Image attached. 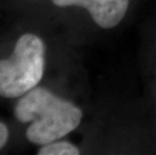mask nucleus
Returning <instances> with one entry per match:
<instances>
[{
    "label": "nucleus",
    "instance_id": "obj_1",
    "mask_svg": "<svg viewBox=\"0 0 156 155\" xmlns=\"http://www.w3.org/2000/svg\"><path fill=\"white\" fill-rule=\"evenodd\" d=\"M15 117L21 123L31 122L26 130L30 142L44 145L58 140L77 128L83 112L69 101L44 88H34L19 99Z\"/></svg>",
    "mask_w": 156,
    "mask_h": 155
},
{
    "label": "nucleus",
    "instance_id": "obj_2",
    "mask_svg": "<svg viewBox=\"0 0 156 155\" xmlns=\"http://www.w3.org/2000/svg\"><path fill=\"white\" fill-rule=\"evenodd\" d=\"M44 71V44L37 35L18 38L9 58L0 60V96L17 98L35 88Z\"/></svg>",
    "mask_w": 156,
    "mask_h": 155
},
{
    "label": "nucleus",
    "instance_id": "obj_3",
    "mask_svg": "<svg viewBox=\"0 0 156 155\" xmlns=\"http://www.w3.org/2000/svg\"><path fill=\"white\" fill-rule=\"evenodd\" d=\"M59 7L79 6L89 11L95 23L102 28H113L124 18L129 0H52Z\"/></svg>",
    "mask_w": 156,
    "mask_h": 155
},
{
    "label": "nucleus",
    "instance_id": "obj_4",
    "mask_svg": "<svg viewBox=\"0 0 156 155\" xmlns=\"http://www.w3.org/2000/svg\"><path fill=\"white\" fill-rule=\"evenodd\" d=\"M38 155H78L80 150L78 147L67 141L51 142L44 144L37 152Z\"/></svg>",
    "mask_w": 156,
    "mask_h": 155
},
{
    "label": "nucleus",
    "instance_id": "obj_5",
    "mask_svg": "<svg viewBox=\"0 0 156 155\" xmlns=\"http://www.w3.org/2000/svg\"><path fill=\"white\" fill-rule=\"evenodd\" d=\"M8 129L3 123H0V149L4 146L8 140Z\"/></svg>",
    "mask_w": 156,
    "mask_h": 155
}]
</instances>
